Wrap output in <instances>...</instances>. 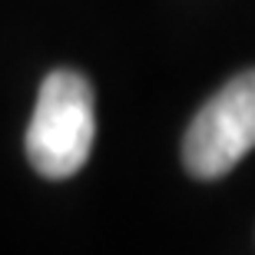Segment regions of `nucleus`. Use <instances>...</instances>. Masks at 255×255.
Listing matches in <instances>:
<instances>
[{"instance_id": "2", "label": "nucleus", "mask_w": 255, "mask_h": 255, "mask_svg": "<svg viewBox=\"0 0 255 255\" xmlns=\"http://www.w3.org/2000/svg\"><path fill=\"white\" fill-rule=\"evenodd\" d=\"M255 149V70L232 76L196 113L182 139V162L196 179H222Z\"/></svg>"}, {"instance_id": "1", "label": "nucleus", "mask_w": 255, "mask_h": 255, "mask_svg": "<svg viewBox=\"0 0 255 255\" xmlns=\"http://www.w3.org/2000/svg\"><path fill=\"white\" fill-rule=\"evenodd\" d=\"M96 136V106L90 80L73 70H53L40 83L23 149L47 179H70L86 166Z\"/></svg>"}]
</instances>
